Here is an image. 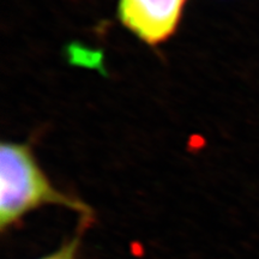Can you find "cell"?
<instances>
[{"label":"cell","mask_w":259,"mask_h":259,"mask_svg":"<svg viewBox=\"0 0 259 259\" xmlns=\"http://www.w3.org/2000/svg\"><path fill=\"white\" fill-rule=\"evenodd\" d=\"M187 0H119V19L150 46L167 41L180 23Z\"/></svg>","instance_id":"cell-2"},{"label":"cell","mask_w":259,"mask_h":259,"mask_svg":"<svg viewBox=\"0 0 259 259\" xmlns=\"http://www.w3.org/2000/svg\"><path fill=\"white\" fill-rule=\"evenodd\" d=\"M46 205L64 206L92 223L94 210L82 199L58 190L37 163L30 145L3 142L0 147V228L2 232L25 215Z\"/></svg>","instance_id":"cell-1"},{"label":"cell","mask_w":259,"mask_h":259,"mask_svg":"<svg viewBox=\"0 0 259 259\" xmlns=\"http://www.w3.org/2000/svg\"><path fill=\"white\" fill-rule=\"evenodd\" d=\"M89 225L90 223L80 221L78 232H76V234L72 238L65 241L56 251L51 252V253L38 259H77L80 248V242H82V233L84 232V229L88 228Z\"/></svg>","instance_id":"cell-3"}]
</instances>
